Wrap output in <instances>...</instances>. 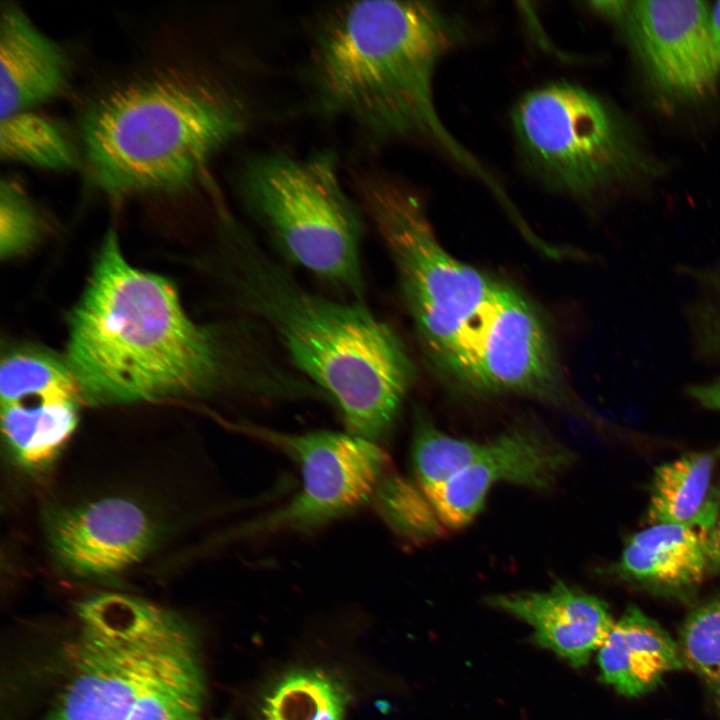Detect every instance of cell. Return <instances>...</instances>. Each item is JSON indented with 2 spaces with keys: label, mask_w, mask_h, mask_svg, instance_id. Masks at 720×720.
I'll list each match as a JSON object with an SVG mask.
<instances>
[{
  "label": "cell",
  "mask_w": 720,
  "mask_h": 720,
  "mask_svg": "<svg viewBox=\"0 0 720 720\" xmlns=\"http://www.w3.org/2000/svg\"><path fill=\"white\" fill-rule=\"evenodd\" d=\"M227 232L225 277L240 308L335 403L349 433L383 438L414 377L395 330L364 301H341L306 287L239 225L230 223Z\"/></svg>",
  "instance_id": "7a4b0ae2"
},
{
  "label": "cell",
  "mask_w": 720,
  "mask_h": 720,
  "mask_svg": "<svg viewBox=\"0 0 720 720\" xmlns=\"http://www.w3.org/2000/svg\"><path fill=\"white\" fill-rule=\"evenodd\" d=\"M241 430L278 448L299 466L302 487L287 505L248 524L252 532L313 528L359 507L388 474L389 460L374 441L349 432L286 433L241 424Z\"/></svg>",
  "instance_id": "9c48e42d"
},
{
  "label": "cell",
  "mask_w": 720,
  "mask_h": 720,
  "mask_svg": "<svg viewBox=\"0 0 720 720\" xmlns=\"http://www.w3.org/2000/svg\"><path fill=\"white\" fill-rule=\"evenodd\" d=\"M247 125L241 100L203 75L164 72L95 101L81 123L89 177L110 195L192 184Z\"/></svg>",
  "instance_id": "5b68a950"
},
{
  "label": "cell",
  "mask_w": 720,
  "mask_h": 720,
  "mask_svg": "<svg viewBox=\"0 0 720 720\" xmlns=\"http://www.w3.org/2000/svg\"><path fill=\"white\" fill-rule=\"evenodd\" d=\"M592 10L625 32L649 89L669 107L710 97L720 60L699 0L596 1Z\"/></svg>",
  "instance_id": "30bf717a"
},
{
  "label": "cell",
  "mask_w": 720,
  "mask_h": 720,
  "mask_svg": "<svg viewBox=\"0 0 720 720\" xmlns=\"http://www.w3.org/2000/svg\"><path fill=\"white\" fill-rule=\"evenodd\" d=\"M3 438L27 469L46 468L74 432L78 402L27 400L1 406Z\"/></svg>",
  "instance_id": "d6986e66"
},
{
  "label": "cell",
  "mask_w": 720,
  "mask_h": 720,
  "mask_svg": "<svg viewBox=\"0 0 720 720\" xmlns=\"http://www.w3.org/2000/svg\"><path fill=\"white\" fill-rule=\"evenodd\" d=\"M511 123L526 165L561 192L593 195L649 168L611 106L572 82L552 81L525 92L512 108Z\"/></svg>",
  "instance_id": "ba28073f"
},
{
  "label": "cell",
  "mask_w": 720,
  "mask_h": 720,
  "mask_svg": "<svg viewBox=\"0 0 720 720\" xmlns=\"http://www.w3.org/2000/svg\"><path fill=\"white\" fill-rule=\"evenodd\" d=\"M482 443L452 437L417 415L412 442V465L416 482L429 500L454 475L467 467Z\"/></svg>",
  "instance_id": "603a6c76"
},
{
  "label": "cell",
  "mask_w": 720,
  "mask_h": 720,
  "mask_svg": "<svg viewBox=\"0 0 720 720\" xmlns=\"http://www.w3.org/2000/svg\"><path fill=\"white\" fill-rule=\"evenodd\" d=\"M487 603L528 623L537 644L574 667L588 662L615 624L603 601L562 581L546 591L493 595Z\"/></svg>",
  "instance_id": "5bb4252c"
},
{
  "label": "cell",
  "mask_w": 720,
  "mask_h": 720,
  "mask_svg": "<svg viewBox=\"0 0 720 720\" xmlns=\"http://www.w3.org/2000/svg\"><path fill=\"white\" fill-rule=\"evenodd\" d=\"M597 660L602 681L627 697L649 692L666 674L684 666L678 644L635 606L615 622Z\"/></svg>",
  "instance_id": "2e32d148"
},
{
  "label": "cell",
  "mask_w": 720,
  "mask_h": 720,
  "mask_svg": "<svg viewBox=\"0 0 720 720\" xmlns=\"http://www.w3.org/2000/svg\"><path fill=\"white\" fill-rule=\"evenodd\" d=\"M706 530L675 524L650 525L626 542L616 571L642 586L683 593L710 571Z\"/></svg>",
  "instance_id": "e0dca14e"
},
{
  "label": "cell",
  "mask_w": 720,
  "mask_h": 720,
  "mask_svg": "<svg viewBox=\"0 0 720 720\" xmlns=\"http://www.w3.org/2000/svg\"><path fill=\"white\" fill-rule=\"evenodd\" d=\"M445 373L480 393L544 400H558L562 394L559 367L541 318L505 283L459 341Z\"/></svg>",
  "instance_id": "8fae6325"
},
{
  "label": "cell",
  "mask_w": 720,
  "mask_h": 720,
  "mask_svg": "<svg viewBox=\"0 0 720 720\" xmlns=\"http://www.w3.org/2000/svg\"><path fill=\"white\" fill-rule=\"evenodd\" d=\"M242 199L282 256L354 300L364 301V212L345 191L334 155L286 153L249 160Z\"/></svg>",
  "instance_id": "8992f818"
},
{
  "label": "cell",
  "mask_w": 720,
  "mask_h": 720,
  "mask_svg": "<svg viewBox=\"0 0 720 720\" xmlns=\"http://www.w3.org/2000/svg\"><path fill=\"white\" fill-rule=\"evenodd\" d=\"M359 204L394 265L401 294L431 361L445 369L502 282L459 261L441 244L418 193L399 178L368 170L356 177Z\"/></svg>",
  "instance_id": "52a82bcc"
},
{
  "label": "cell",
  "mask_w": 720,
  "mask_h": 720,
  "mask_svg": "<svg viewBox=\"0 0 720 720\" xmlns=\"http://www.w3.org/2000/svg\"><path fill=\"white\" fill-rule=\"evenodd\" d=\"M40 216L23 186L14 178L0 183V256L10 259L25 253L38 241Z\"/></svg>",
  "instance_id": "484cf974"
},
{
  "label": "cell",
  "mask_w": 720,
  "mask_h": 720,
  "mask_svg": "<svg viewBox=\"0 0 720 720\" xmlns=\"http://www.w3.org/2000/svg\"><path fill=\"white\" fill-rule=\"evenodd\" d=\"M0 155L48 170L72 168L77 151L64 129L46 116L22 111L1 118Z\"/></svg>",
  "instance_id": "7402d4cb"
},
{
  "label": "cell",
  "mask_w": 720,
  "mask_h": 720,
  "mask_svg": "<svg viewBox=\"0 0 720 720\" xmlns=\"http://www.w3.org/2000/svg\"><path fill=\"white\" fill-rule=\"evenodd\" d=\"M713 282H716L715 291L719 300L709 310L703 312L700 337L706 352L720 356V277L715 278Z\"/></svg>",
  "instance_id": "4316f807"
},
{
  "label": "cell",
  "mask_w": 720,
  "mask_h": 720,
  "mask_svg": "<svg viewBox=\"0 0 720 720\" xmlns=\"http://www.w3.org/2000/svg\"><path fill=\"white\" fill-rule=\"evenodd\" d=\"M706 546L710 571L720 572V516L707 532Z\"/></svg>",
  "instance_id": "83f0119b"
},
{
  "label": "cell",
  "mask_w": 720,
  "mask_h": 720,
  "mask_svg": "<svg viewBox=\"0 0 720 720\" xmlns=\"http://www.w3.org/2000/svg\"><path fill=\"white\" fill-rule=\"evenodd\" d=\"M573 461L572 452L536 427L518 424L482 443L473 461L430 498L439 521L459 529L481 511L494 485L550 488Z\"/></svg>",
  "instance_id": "7c38bea8"
},
{
  "label": "cell",
  "mask_w": 720,
  "mask_h": 720,
  "mask_svg": "<svg viewBox=\"0 0 720 720\" xmlns=\"http://www.w3.org/2000/svg\"><path fill=\"white\" fill-rule=\"evenodd\" d=\"M56 651L38 720H202L206 683L192 627L126 594L80 602Z\"/></svg>",
  "instance_id": "277c9868"
},
{
  "label": "cell",
  "mask_w": 720,
  "mask_h": 720,
  "mask_svg": "<svg viewBox=\"0 0 720 720\" xmlns=\"http://www.w3.org/2000/svg\"><path fill=\"white\" fill-rule=\"evenodd\" d=\"M46 529L57 562L79 577L112 576L136 565L157 537L147 511L122 497L48 512Z\"/></svg>",
  "instance_id": "4fadbf2b"
},
{
  "label": "cell",
  "mask_w": 720,
  "mask_h": 720,
  "mask_svg": "<svg viewBox=\"0 0 720 720\" xmlns=\"http://www.w3.org/2000/svg\"><path fill=\"white\" fill-rule=\"evenodd\" d=\"M720 449L694 452L658 466L650 486L649 525L709 531L719 518Z\"/></svg>",
  "instance_id": "ac0fdd59"
},
{
  "label": "cell",
  "mask_w": 720,
  "mask_h": 720,
  "mask_svg": "<svg viewBox=\"0 0 720 720\" xmlns=\"http://www.w3.org/2000/svg\"><path fill=\"white\" fill-rule=\"evenodd\" d=\"M678 646L683 663L704 681L720 712V595L689 613Z\"/></svg>",
  "instance_id": "cb8c5ba5"
},
{
  "label": "cell",
  "mask_w": 720,
  "mask_h": 720,
  "mask_svg": "<svg viewBox=\"0 0 720 720\" xmlns=\"http://www.w3.org/2000/svg\"><path fill=\"white\" fill-rule=\"evenodd\" d=\"M375 496L383 516L399 533L417 539L439 533L442 524L428 499L400 477L387 474Z\"/></svg>",
  "instance_id": "d4e9b609"
},
{
  "label": "cell",
  "mask_w": 720,
  "mask_h": 720,
  "mask_svg": "<svg viewBox=\"0 0 720 720\" xmlns=\"http://www.w3.org/2000/svg\"><path fill=\"white\" fill-rule=\"evenodd\" d=\"M462 32L457 20L432 2L339 4L315 29L312 86L326 110L368 135L435 144L482 175L443 125L434 101L437 67Z\"/></svg>",
  "instance_id": "3957f363"
},
{
  "label": "cell",
  "mask_w": 720,
  "mask_h": 720,
  "mask_svg": "<svg viewBox=\"0 0 720 720\" xmlns=\"http://www.w3.org/2000/svg\"><path fill=\"white\" fill-rule=\"evenodd\" d=\"M709 29L720 60V1L715 2L709 9Z\"/></svg>",
  "instance_id": "f1b7e54d"
},
{
  "label": "cell",
  "mask_w": 720,
  "mask_h": 720,
  "mask_svg": "<svg viewBox=\"0 0 720 720\" xmlns=\"http://www.w3.org/2000/svg\"><path fill=\"white\" fill-rule=\"evenodd\" d=\"M1 406L41 401H77L81 392L66 359L36 347H17L1 360Z\"/></svg>",
  "instance_id": "44dd1931"
},
{
  "label": "cell",
  "mask_w": 720,
  "mask_h": 720,
  "mask_svg": "<svg viewBox=\"0 0 720 720\" xmlns=\"http://www.w3.org/2000/svg\"><path fill=\"white\" fill-rule=\"evenodd\" d=\"M349 694L343 681L321 668H298L265 690L258 720H344Z\"/></svg>",
  "instance_id": "ffe728a7"
},
{
  "label": "cell",
  "mask_w": 720,
  "mask_h": 720,
  "mask_svg": "<svg viewBox=\"0 0 720 720\" xmlns=\"http://www.w3.org/2000/svg\"><path fill=\"white\" fill-rule=\"evenodd\" d=\"M261 326L231 342L199 326L164 277L132 266L114 231L96 257L69 319L66 361L82 400L94 405L209 394L232 387L282 399L288 372L264 343Z\"/></svg>",
  "instance_id": "6da1fadb"
},
{
  "label": "cell",
  "mask_w": 720,
  "mask_h": 720,
  "mask_svg": "<svg viewBox=\"0 0 720 720\" xmlns=\"http://www.w3.org/2000/svg\"><path fill=\"white\" fill-rule=\"evenodd\" d=\"M69 63L63 49L18 7H2L0 21V115L28 111L65 87Z\"/></svg>",
  "instance_id": "9a60e30c"
}]
</instances>
